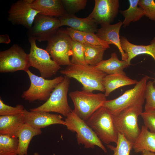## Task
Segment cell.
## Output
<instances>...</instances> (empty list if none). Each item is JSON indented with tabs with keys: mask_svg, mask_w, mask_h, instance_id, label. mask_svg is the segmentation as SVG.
I'll use <instances>...</instances> for the list:
<instances>
[{
	"mask_svg": "<svg viewBox=\"0 0 155 155\" xmlns=\"http://www.w3.org/2000/svg\"><path fill=\"white\" fill-rule=\"evenodd\" d=\"M67 77L74 78L82 85V90L92 92L98 90L104 92L102 82L107 75L89 65L72 64L60 71Z\"/></svg>",
	"mask_w": 155,
	"mask_h": 155,
	"instance_id": "6da1fadb",
	"label": "cell"
},
{
	"mask_svg": "<svg viewBox=\"0 0 155 155\" xmlns=\"http://www.w3.org/2000/svg\"><path fill=\"white\" fill-rule=\"evenodd\" d=\"M102 142L117 144L118 133L115 126L113 115L107 108L102 106L86 121Z\"/></svg>",
	"mask_w": 155,
	"mask_h": 155,
	"instance_id": "7a4b0ae2",
	"label": "cell"
},
{
	"mask_svg": "<svg viewBox=\"0 0 155 155\" xmlns=\"http://www.w3.org/2000/svg\"><path fill=\"white\" fill-rule=\"evenodd\" d=\"M149 78L148 76H144L133 88L126 91L114 99L106 100L102 106L108 108L114 115L130 106H143L145 100V90Z\"/></svg>",
	"mask_w": 155,
	"mask_h": 155,
	"instance_id": "3957f363",
	"label": "cell"
},
{
	"mask_svg": "<svg viewBox=\"0 0 155 155\" xmlns=\"http://www.w3.org/2000/svg\"><path fill=\"white\" fill-rule=\"evenodd\" d=\"M69 95L74 106L73 110L81 119L86 121L106 100L104 94H97L82 90L70 92Z\"/></svg>",
	"mask_w": 155,
	"mask_h": 155,
	"instance_id": "277c9868",
	"label": "cell"
},
{
	"mask_svg": "<svg viewBox=\"0 0 155 155\" xmlns=\"http://www.w3.org/2000/svg\"><path fill=\"white\" fill-rule=\"evenodd\" d=\"M143 112L142 106L135 105L113 114V122L118 132L123 134L133 143L141 132L138 125V118Z\"/></svg>",
	"mask_w": 155,
	"mask_h": 155,
	"instance_id": "5b68a950",
	"label": "cell"
},
{
	"mask_svg": "<svg viewBox=\"0 0 155 155\" xmlns=\"http://www.w3.org/2000/svg\"><path fill=\"white\" fill-rule=\"evenodd\" d=\"M65 126L67 129L76 133L79 145H84L86 148H94L96 146L100 148L105 153L107 150L102 142L86 122L72 111L65 119Z\"/></svg>",
	"mask_w": 155,
	"mask_h": 155,
	"instance_id": "8992f818",
	"label": "cell"
},
{
	"mask_svg": "<svg viewBox=\"0 0 155 155\" xmlns=\"http://www.w3.org/2000/svg\"><path fill=\"white\" fill-rule=\"evenodd\" d=\"M26 72L30 78V84L21 96L25 100L30 102L36 100L46 101L56 86L64 78V77L60 75L49 80L38 76L29 70Z\"/></svg>",
	"mask_w": 155,
	"mask_h": 155,
	"instance_id": "52a82bcc",
	"label": "cell"
},
{
	"mask_svg": "<svg viewBox=\"0 0 155 155\" xmlns=\"http://www.w3.org/2000/svg\"><path fill=\"white\" fill-rule=\"evenodd\" d=\"M70 83L69 78L64 76L63 80L56 86L48 100L41 105L30 109V111L54 112L67 117L72 111L67 99Z\"/></svg>",
	"mask_w": 155,
	"mask_h": 155,
	"instance_id": "ba28073f",
	"label": "cell"
},
{
	"mask_svg": "<svg viewBox=\"0 0 155 155\" xmlns=\"http://www.w3.org/2000/svg\"><path fill=\"white\" fill-rule=\"evenodd\" d=\"M36 40L28 38L30 48L29 55L30 67H33L39 72L40 76L45 79L55 75L61 68L46 50L38 47Z\"/></svg>",
	"mask_w": 155,
	"mask_h": 155,
	"instance_id": "9c48e42d",
	"label": "cell"
},
{
	"mask_svg": "<svg viewBox=\"0 0 155 155\" xmlns=\"http://www.w3.org/2000/svg\"><path fill=\"white\" fill-rule=\"evenodd\" d=\"M72 41L68 35L59 29L48 40L46 50L59 65L68 66L72 64L69 59Z\"/></svg>",
	"mask_w": 155,
	"mask_h": 155,
	"instance_id": "30bf717a",
	"label": "cell"
},
{
	"mask_svg": "<svg viewBox=\"0 0 155 155\" xmlns=\"http://www.w3.org/2000/svg\"><path fill=\"white\" fill-rule=\"evenodd\" d=\"M30 67L28 54L18 44L0 52V72L23 70L26 72Z\"/></svg>",
	"mask_w": 155,
	"mask_h": 155,
	"instance_id": "8fae6325",
	"label": "cell"
},
{
	"mask_svg": "<svg viewBox=\"0 0 155 155\" xmlns=\"http://www.w3.org/2000/svg\"><path fill=\"white\" fill-rule=\"evenodd\" d=\"M33 0H20L12 3L8 11V20L14 25H21L30 29L40 13L31 6Z\"/></svg>",
	"mask_w": 155,
	"mask_h": 155,
	"instance_id": "7c38bea8",
	"label": "cell"
},
{
	"mask_svg": "<svg viewBox=\"0 0 155 155\" xmlns=\"http://www.w3.org/2000/svg\"><path fill=\"white\" fill-rule=\"evenodd\" d=\"M31 28L28 30V38L39 42L46 41L61 26L58 18L44 16L39 13L36 16Z\"/></svg>",
	"mask_w": 155,
	"mask_h": 155,
	"instance_id": "4fadbf2b",
	"label": "cell"
},
{
	"mask_svg": "<svg viewBox=\"0 0 155 155\" xmlns=\"http://www.w3.org/2000/svg\"><path fill=\"white\" fill-rule=\"evenodd\" d=\"M92 12L88 16L98 24H111L117 16L119 11L118 0H95Z\"/></svg>",
	"mask_w": 155,
	"mask_h": 155,
	"instance_id": "5bb4252c",
	"label": "cell"
},
{
	"mask_svg": "<svg viewBox=\"0 0 155 155\" xmlns=\"http://www.w3.org/2000/svg\"><path fill=\"white\" fill-rule=\"evenodd\" d=\"M25 123L33 127L41 129L50 125L59 124L65 126L64 120L60 115L41 111H28L24 109Z\"/></svg>",
	"mask_w": 155,
	"mask_h": 155,
	"instance_id": "9a60e30c",
	"label": "cell"
},
{
	"mask_svg": "<svg viewBox=\"0 0 155 155\" xmlns=\"http://www.w3.org/2000/svg\"><path fill=\"white\" fill-rule=\"evenodd\" d=\"M122 25L123 22L119 21L114 24L102 25L100 28L98 29L96 34L109 44L116 46L121 53L122 60L127 61L128 57L122 48L119 36L120 30Z\"/></svg>",
	"mask_w": 155,
	"mask_h": 155,
	"instance_id": "2e32d148",
	"label": "cell"
},
{
	"mask_svg": "<svg viewBox=\"0 0 155 155\" xmlns=\"http://www.w3.org/2000/svg\"><path fill=\"white\" fill-rule=\"evenodd\" d=\"M61 26H66L74 29L86 33L96 32L98 24L92 19L88 16L84 18L78 17L74 14L67 13L58 18Z\"/></svg>",
	"mask_w": 155,
	"mask_h": 155,
	"instance_id": "e0dca14e",
	"label": "cell"
},
{
	"mask_svg": "<svg viewBox=\"0 0 155 155\" xmlns=\"http://www.w3.org/2000/svg\"><path fill=\"white\" fill-rule=\"evenodd\" d=\"M122 48L128 57L127 61L129 66L131 60L139 55L146 54L150 55L155 62V37L151 40L150 44L147 45H138L130 42L125 37H121Z\"/></svg>",
	"mask_w": 155,
	"mask_h": 155,
	"instance_id": "ac0fdd59",
	"label": "cell"
},
{
	"mask_svg": "<svg viewBox=\"0 0 155 155\" xmlns=\"http://www.w3.org/2000/svg\"><path fill=\"white\" fill-rule=\"evenodd\" d=\"M31 6L47 16L58 18L67 13L61 0H34Z\"/></svg>",
	"mask_w": 155,
	"mask_h": 155,
	"instance_id": "d6986e66",
	"label": "cell"
},
{
	"mask_svg": "<svg viewBox=\"0 0 155 155\" xmlns=\"http://www.w3.org/2000/svg\"><path fill=\"white\" fill-rule=\"evenodd\" d=\"M25 124L23 113L15 115L0 116V134L18 138V133Z\"/></svg>",
	"mask_w": 155,
	"mask_h": 155,
	"instance_id": "ffe728a7",
	"label": "cell"
},
{
	"mask_svg": "<svg viewBox=\"0 0 155 155\" xmlns=\"http://www.w3.org/2000/svg\"><path fill=\"white\" fill-rule=\"evenodd\" d=\"M129 66L127 61L119 60L117 53L113 52L110 58L102 60L94 67L107 75H111L125 74L123 70Z\"/></svg>",
	"mask_w": 155,
	"mask_h": 155,
	"instance_id": "44dd1931",
	"label": "cell"
},
{
	"mask_svg": "<svg viewBox=\"0 0 155 155\" xmlns=\"http://www.w3.org/2000/svg\"><path fill=\"white\" fill-rule=\"evenodd\" d=\"M125 74L106 75L103 79L102 84L104 89V94L106 97L118 88L125 86L135 84L138 82Z\"/></svg>",
	"mask_w": 155,
	"mask_h": 155,
	"instance_id": "7402d4cb",
	"label": "cell"
},
{
	"mask_svg": "<svg viewBox=\"0 0 155 155\" xmlns=\"http://www.w3.org/2000/svg\"><path fill=\"white\" fill-rule=\"evenodd\" d=\"M141 130L133 144L134 152L138 153L146 150L155 152V133L151 132L144 125L142 126Z\"/></svg>",
	"mask_w": 155,
	"mask_h": 155,
	"instance_id": "603a6c76",
	"label": "cell"
},
{
	"mask_svg": "<svg viewBox=\"0 0 155 155\" xmlns=\"http://www.w3.org/2000/svg\"><path fill=\"white\" fill-rule=\"evenodd\" d=\"M41 129L34 128L25 123L20 129L18 135L19 140L18 155H27L28 147L32 138L41 134Z\"/></svg>",
	"mask_w": 155,
	"mask_h": 155,
	"instance_id": "cb8c5ba5",
	"label": "cell"
},
{
	"mask_svg": "<svg viewBox=\"0 0 155 155\" xmlns=\"http://www.w3.org/2000/svg\"><path fill=\"white\" fill-rule=\"evenodd\" d=\"M128 1L129 4V8L120 11L124 17L123 23L125 27L128 26L131 22L138 21L145 15L143 9L138 5L139 0H129Z\"/></svg>",
	"mask_w": 155,
	"mask_h": 155,
	"instance_id": "d4e9b609",
	"label": "cell"
},
{
	"mask_svg": "<svg viewBox=\"0 0 155 155\" xmlns=\"http://www.w3.org/2000/svg\"><path fill=\"white\" fill-rule=\"evenodd\" d=\"M84 46L85 59L87 65L95 67L103 60L106 48L87 43L84 44Z\"/></svg>",
	"mask_w": 155,
	"mask_h": 155,
	"instance_id": "484cf974",
	"label": "cell"
},
{
	"mask_svg": "<svg viewBox=\"0 0 155 155\" xmlns=\"http://www.w3.org/2000/svg\"><path fill=\"white\" fill-rule=\"evenodd\" d=\"M18 138L0 134V155H18Z\"/></svg>",
	"mask_w": 155,
	"mask_h": 155,
	"instance_id": "4316f807",
	"label": "cell"
},
{
	"mask_svg": "<svg viewBox=\"0 0 155 155\" xmlns=\"http://www.w3.org/2000/svg\"><path fill=\"white\" fill-rule=\"evenodd\" d=\"M116 144V147L109 144L106 145L108 148L113 151L112 155H130L133 143L127 139L123 134L118 133Z\"/></svg>",
	"mask_w": 155,
	"mask_h": 155,
	"instance_id": "83f0119b",
	"label": "cell"
},
{
	"mask_svg": "<svg viewBox=\"0 0 155 155\" xmlns=\"http://www.w3.org/2000/svg\"><path fill=\"white\" fill-rule=\"evenodd\" d=\"M71 56L72 64L87 65L85 59L84 44L72 40Z\"/></svg>",
	"mask_w": 155,
	"mask_h": 155,
	"instance_id": "f1b7e54d",
	"label": "cell"
},
{
	"mask_svg": "<svg viewBox=\"0 0 155 155\" xmlns=\"http://www.w3.org/2000/svg\"><path fill=\"white\" fill-rule=\"evenodd\" d=\"M145 96V111L155 110V88L153 82L150 80L147 82Z\"/></svg>",
	"mask_w": 155,
	"mask_h": 155,
	"instance_id": "f546056e",
	"label": "cell"
},
{
	"mask_svg": "<svg viewBox=\"0 0 155 155\" xmlns=\"http://www.w3.org/2000/svg\"><path fill=\"white\" fill-rule=\"evenodd\" d=\"M67 13L74 14L84 9L87 2V0H61Z\"/></svg>",
	"mask_w": 155,
	"mask_h": 155,
	"instance_id": "4dcf8cb0",
	"label": "cell"
},
{
	"mask_svg": "<svg viewBox=\"0 0 155 155\" xmlns=\"http://www.w3.org/2000/svg\"><path fill=\"white\" fill-rule=\"evenodd\" d=\"M24 110L23 106L21 104L12 107L5 104L0 97V116L15 115L22 114L24 113Z\"/></svg>",
	"mask_w": 155,
	"mask_h": 155,
	"instance_id": "1f68e13d",
	"label": "cell"
},
{
	"mask_svg": "<svg viewBox=\"0 0 155 155\" xmlns=\"http://www.w3.org/2000/svg\"><path fill=\"white\" fill-rule=\"evenodd\" d=\"M138 5L143 9L145 16L155 21V1L154 0H139Z\"/></svg>",
	"mask_w": 155,
	"mask_h": 155,
	"instance_id": "d6a6232c",
	"label": "cell"
},
{
	"mask_svg": "<svg viewBox=\"0 0 155 155\" xmlns=\"http://www.w3.org/2000/svg\"><path fill=\"white\" fill-rule=\"evenodd\" d=\"M140 115L143 119L144 125L151 132L155 133V110L145 111Z\"/></svg>",
	"mask_w": 155,
	"mask_h": 155,
	"instance_id": "836d02e7",
	"label": "cell"
},
{
	"mask_svg": "<svg viewBox=\"0 0 155 155\" xmlns=\"http://www.w3.org/2000/svg\"><path fill=\"white\" fill-rule=\"evenodd\" d=\"M83 34L86 43L93 46H104L107 49L110 47L108 43L101 39L95 33L83 32Z\"/></svg>",
	"mask_w": 155,
	"mask_h": 155,
	"instance_id": "e575fe53",
	"label": "cell"
},
{
	"mask_svg": "<svg viewBox=\"0 0 155 155\" xmlns=\"http://www.w3.org/2000/svg\"><path fill=\"white\" fill-rule=\"evenodd\" d=\"M62 30L64 32L68 35L73 40L83 44L86 43L84 38L83 32L71 27H67Z\"/></svg>",
	"mask_w": 155,
	"mask_h": 155,
	"instance_id": "d590c367",
	"label": "cell"
},
{
	"mask_svg": "<svg viewBox=\"0 0 155 155\" xmlns=\"http://www.w3.org/2000/svg\"><path fill=\"white\" fill-rule=\"evenodd\" d=\"M11 42L9 36L7 34L0 35V43L8 44Z\"/></svg>",
	"mask_w": 155,
	"mask_h": 155,
	"instance_id": "8d00e7d4",
	"label": "cell"
},
{
	"mask_svg": "<svg viewBox=\"0 0 155 155\" xmlns=\"http://www.w3.org/2000/svg\"><path fill=\"white\" fill-rule=\"evenodd\" d=\"M141 155H155V152L144 150L141 153Z\"/></svg>",
	"mask_w": 155,
	"mask_h": 155,
	"instance_id": "74e56055",
	"label": "cell"
},
{
	"mask_svg": "<svg viewBox=\"0 0 155 155\" xmlns=\"http://www.w3.org/2000/svg\"><path fill=\"white\" fill-rule=\"evenodd\" d=\"M33 155H40V154L37 152H35L34 153Z\"/></svg>",
	"mask_w": 155,
	"mask_h": 155,
	"instance_id": "f35d334b",
	"label": "cell"
},
{
	"mask_svg": "<svg viewBox=\"0 0 155 155\" xmlns=\"http://www.w3.org/2000/svg\"><path fill=\"white\" fill-rule=\"evenodd\" d=\"M153 82H154V87L155 88V79L154 81Z\"/></svg>",
	"mask_w": 155,
	"mask_h": 155,
	"instance_id": "ab89813d",
	"label": "cell"
},
{
	"mask_svg": "<svg viewBox=\"0 0 155 155\" xmlns=\"http://www.w3.org/2000/svg\"><path fill=\"white\" fill-rule=\"evenodd\" d=\"M54 155H55V154H54Z\"/></svg>",
	"mask_w": 155,
	"mask_h": 155,
	"instance_id": "60d3db41",
	"label": "cell"
}]
</instances>
